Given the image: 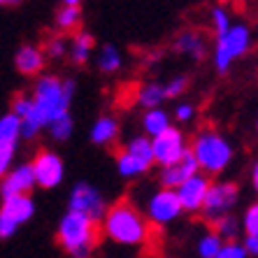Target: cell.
I'll return each mask as SVG.
<instances>
[{
	"instance_id": "ffe728a7",
	"label": "cell",
	"mask_w": 258,
	"mask_h": 258,
	"mask_svg": "<svg viewBox=\"0 0 258 258\" xmlns=\"http://www.w3.org/2000/svg\"><path fill=\"white\" fill-rule=\"evenodd\" d=\"M123 149H126L133 158H138L142 165H147L149 170L156 165V156H154V140H151L149 135H144V133L142 135H133V138L123 144Z\"/></svg>"
},
{
	"instance_id": "7c38bea8",
	"label": "cell",
	"mask_w": 258,
	"mask_h": 258,
	"mask_svg": "<svg viewBox=\"0 0 258 258\" xmlns=\"http://www.w3.org/2000/svg\"><path fill=\"white\" fill-rule=\"evenodd\" d=\"M210 188H212V179H210V174H205V172L193 174L188 181H184L177 188V196H179V203L184 207V214H203V207L207 203Z\"/></svg>"
},
{
	"instance_id": "8fae6325",
	"label": "cell",
	"mask_w": 258,
	"mask_h": 258,
	"mask_svg": "<svg viewBox=\"0 0 258 258\" xmlns=\"http://www.w3.org/2000/svg\"><path fill=\"white\" fill-rule=\"evenodd\" d=\"M33 170H35V179L40 188H56L66 179V163L63 158L51 149L37 151L33 158Z\"/></svg>"
},
{
	"instance_id": "6da1fadb",
	"label": "cell",
	"mask_w": 258,
	"mask_h": 258,
	"mask_svg": "<svg viewBox=\"0 0 258 258\" xmlns=\"http://www.w3.org/2000/svg\"><path fill=\"white\" fill-rule=\"evenodd\" d=\"M75 79H63L58 75H40L35 77L33 82V114L26 116L21 121H33L37 126L47 128L51 121L60 119V116L70 114V105H72V98H75Z\"/></svg>"
},
{
	"instance_id": "484cf974",
	"label": "cell",
	"mask_w": 258,
	"mask_h": 258,
	"mask_svg": "<svg viewBox=\"0 0 258 258\" xmlns=\"http://www.w3.org/2000/svg\"><path fill=\"white\" fill-rule=\"evenodd\" d=\"M214 230L221 235L223 242H237V237L244 233V226H242V219L228 214V216H223V219H219V221L214 223Z\"/></svg>"
},
{
	"instance_id": "7402d4cb",
	"label": "cell",
	"mask_w": 258,
	"mask_h": 258,
	"mask_svg": "<svg viewBox=\"0 0 258 258\" xmlns=\"http://www.w3.org/2000/svg\"><path fill=\"white\" fill-rule=\"evenodd\" d=\"M142 133L149 135V138H158L161 133H165L170 126H172V114L168 109L156 107V109H147L142 114Z\"/></svg>"
},
{
	"instance_id": "9a60e30c",
	"label": "cell",
	"mask_w": 258,
	"mask_h": 258,
	"mask_svg": "<svg viewBox=\"0 0 258 258\" xmlns=\"http://www.w3.org/2000/svg\"><path fill=\"white\" fill-rule=\"evenodd\" d=\"M172 51L179 56H186L191 60H203L210 51V42L205 37L203 30H196V28H186V30H179L177 35L172 37Z\"/></svg>"
},
{
	"instance_id": "f1b7e54d",
	"label": "cell",
	"mask_w": 258,
	"mask_h": 258,
	"mask_svg": "<svg viewBox=\"0 0 258 258\" xmlns=\"http://www.w3.org/2000/svg\"><path fill=\"white\" fill-rule=\"evenodd\" d=\"M44 51H47V58L51 60H63L70 56V40H68L63 33H54L44 42Z\"/></svg>"
},
{
	"instance_id": "f546056e",
	"label": "cell",
	"mask_w": 258,
	"mask_h": 258,
	"mask_svg": "<svg viewBox=\"0 0 258 258\" xmlns=\"http://www.w3.org/2000/svg\"><path fill=\"white\" fill-rule=\"evenodd\" d=\"M47 131H49V135H51V140H56V142H68V140L72 138V133H75V119H72V114L60 116V119L49 123Z\"/></svg>"
},
{
	"instance_id": "836d02e7",
	"label": "cell",
	"mask_w": 258,
	"mask_h": 258,
	"mask_svg": "<svg viewBox=\"0 0 258 258\" xmlns=\"http://www.w3.org/2000/svg\"><path fill=\"white\" fill-rule=\"evenodd\" d=\"M242 226H244V235H258V200L244 210Z\"/></svg>"
},
{
	"instance_id": "60d3db41",
	"label": "cell",
	"mask_w": 258,
	"mask_h": 258,
	"mask_svg": "<svg viewBox=\"0 0 258 258\" xmlns=\"http://www.w3.org/2000/svg\"><path fill=\"white\" fill-rule=\"evenodd\" d=\"M256 133H258V119H256Z\"/></svg>"
},
{
	"instance_id": "4dcf8cb0",
	"label": "cell",
	"mask_w": 258,
	"mask_h": 258,
	"mask_svg": "<svg viewBox=\"0 0 258 258\" xmlns=\"http://www.w3.org/2000/svg\"><path fill=\"white\" fill-rule=\"evenodd\" d=\"M33 107H35V102H33L30 93H19V96H14L12 102H10V112H14L19 119H26V116L33 114Z\"/></svg>"
},
{
	"instance_id": "8d00e7d4",
	"label": "cell",
	"mask_w": 258,
	"mask_h": 258,
	"mask_svg": "<svg viewBox=\"0 0 258 258\" xmlns=\"http://www.w3.org/2000/svg\"><path fill=\"white\" fill-rule=\"evenodd\" d=\"M244 249L251 258H258V235H244Z\"/></svg>"
},
{
	"instance_id": "603a6c76",
	"label": "cell",
	"mask_w": 258,
	"mask_h": 258,
	"mask_svg": "<svg viewBox=\"0 0 258 258\" xmlns=\"http://www.w3.org/2000/svg\"><path fill=\"white\" fill-rule=\"evenodd\" d=\"M96 68L100 75H116L123 68V51L116 44H102L96 54Z\"/></svg>"
},
{
	"instance_id": "1f68e13d",
	"label": "cell",
	"mask_w": 258,
	"mask_h": 258,
	"mask_svg": "<svg viewBox=\"0 0 258 258\" xmlns=\"http://www.w3.org/2000/svg\"><path fill=\"white\" fill-rule=\"evenodd\" d=\"M196 114H198V109H196V105L193 102H186V100H181L174 105V112H172V119L177 121V123H191L193 119H196Z\"/></svg>"
},
{
	"instance_id": "5bb4252c",
	"label": "cell",
	"mask_w": 258,
	"mask_h": 258,
	"mask_svg": "<svg viewBox=\"0 0 258 258\" xmlns=\"http://www.w3.org/2000/svg\"><path fill=\"white\" fill-rule=\"evenodd\" d=\"M14 70L21 77H40L44 75V66H47V51L40 44L26 42L14 51Z\"/></svg>"
},
{
	"instance_id": "44dd1931",
	"label": "cell",
	"mask_w": 258,
	"mask_h": 258,
	"mask_svg": "<svg viewBox=\"0 0 258 258\" xmlns=\"http://www.w3.org/2000/svg\"><path fill=\"white\" fill-rule=\"evenodd\" d=\"M82 21H84V12L82 7H75V5H60L58 12L54 17V26L58 33L63 35H75L77 30H82Z\"/></svg>"
},
{
	"instance_id": "9c48e42d",
	"label": "cell",
	"mask_w": 258,
	"mask_h": 258,
	"mask_svg": "<svg viewBox=\"0 0 258 258\" xmlns=\"http://www.w3.org/2000/svg\"><path fill=\"white\" fill-rule=\"evenodd\" d=\"M151 140H154V156H156L158 168H165V165H172V163L181 161L191 151L186 133L177 126H170L165 133H161L158 138H151Z\"/></svg>"
},
{
	"instance_id": "e0dca14e",
	"label": "cell",
	"mask_w": 258,
	"mask_h": 258,
	"mask_svg": "<svg viewBox=\"0 0 258 258\" xmlns=\"http://www.w3.org/2000/svg\"><path fill=\"white\" fill-rule=\"evenodd\" d=\"M119 133H121L119 119L112 114H102L93 121V126L89 131V140L96 147H112L119 140Z\"/></svg>"
},
{
	"instance_id": "f35d334b",
	"label": "cell",
	"mask_w": 258,
	"mask_h": 258,
	"mask_svg": "<svg viewBox=\"0 0 258 258\" xmlns=\"http://www.w3.org/2000/svg\"><path fill=\"white\" fill-rule=\"evenodd\" d=\"M60 3H63V5H75V7H82V3H84V0H60Z\"/></svg>"
},
{
	"instance_id": "4316f807",
	"label": "cell",
	"mask_w": 258,
	"mask_h": 258,
	"mask_svg": "<svg viewBox=\"0 0 258 258\" xmlns=\"http://www.w3.org/2000/svg\"><path fill=\"white\" fill-rule=\"evenodd\" d=\"M210 24H212V30H214V37H216V35L228 33V30L235 26V21H233V14H230V10L226 5H214L210 10Z\"/></svg>"
},
{
	"instance_id": "74e56055",
	"label": "cell",
	"mask_w": 258,
	"mask_h": 258,
	"mask_svg": "<svg viewBox=\"0 0 258 258\" xmlns=\"http://www.w3.org/2000/svg\"><path fill=\"white\" fill-rule=\"evenodd\" d=\"M249 181H251V188L253 193L258 196V161L251 165V174H249Z\"/></svg>"
},
{
	"instance_id": "5b68a950",
	"label": "cell",
	"mask_w": 258,
	"mask_h": 258,
	"mask_svg": "<svg viewBox=\"0 0 258 258\" xmlns=\"http://www.w3.org/2000/svg\"><path fill=\"white\" fill-rule=\"evenodd\" d=\"M253 47V33L251 28L242 21L233 26L228 33L214 37L212 44V66L219 75H228L230 68L240 58H244Z\"/></svg>"
},
{
	"instance_id": "d590c367",
	"label": "cell",
	"mask_w": 258,
	"mask_h": 258,
	"mask_svg": "<svg viewBox=\"0 0 258 258\" xmlns=\"http://www.w3.org/2000/svg\"><path fill=\"white\" fill-rule=\"evenodd\" d=\"M216 258H249V253H246L244 244H240V242H226Z\"/></svg>"
},
{
	"instance_id": "ab89813d",
	"label": "cell",
	"mask_w": 258,
	"mask_h": 258,
	"mask_svg": "<svg viewBox=\"0 0 258 258\" xmlns=\"http://www.w3.org/2000/svg\"><path fill=\"white\" fill-rule=\"evenodd\" d=\"M21 0H0V5H5V7H14V5H19Z\"/></svg>"
},
{
	"instance_id": "d4e9b609",
	"label": "cell",
	"mask_w": 258,
	"mask_h": 258,
	"mask_svg": "<svg viewBox=\"0 0 258 258\" xmlns=\"http://www.w3.org/2000/svg\"><path fill=\"white\" fill-rule=\"evenodd\" d=\"M19 140H24V121L14 112H5L0 116V144L19 147Z\"/></svg>"
},
{
	"instance_id": "2e32d148",
	"label": "cell",
	"mask_w": 258,
	"mask_h": 258,
	"mask_svg": "<svg viewBox=\"0 0 258 258\" xmlns=\"http://www.w3.org/2000/svg\"><path fill=\"white\" fill-rule=\"evenodd\" d=\"M198 172H200L198 161H196V156L188 151L181 161L172 163V165H165V168H158V186L174 188V191H177L184 181H188L193 174H198Z\"/></svg>"
},
{
	"instance_id": "d6986e66",
	"label": "cell",
	"mask_w": 258,
	"mask_h": 258,
	"mask_svg": "<svg viewBox=\"0 0 258 258\" xmlns=\"http://www.w3.org/2000/svg\"><path fill=\"white\" fill-rule=\"evenodd\" d=\"M165 100H168V93H165V84H161V82H144L135 89V102L144 112L163 107Z\"/></svg>"
},
{
	"instance_id": "3957f363",
	"label": "cell",
	"mask_w": 258,
	"mask_h": 258,
	"mask_svg": "<svg viewBox=\"0 0 258 258\" xmlns=\"http://www.w3.org/2000/svg\"><path fill=\"white\" fill-rule=\"evenodd\" d=\"M100 233V223L93 221L91 216L68 210L58 221L56 240L63 251L70 253V258H91L98 246Z\"/></svg>"
},
{
	"instance_id": "4fadbf2b",
	"label": "cell",
	"mask_w": 258,
	"mask_h": 258,
	"mask_svg": "<svg viewBox=\"0 0 258 258\" xmlns=\"http://www.w3.org/2000/svg\"><path fill=\"white\" fill-rule=\"evenodd\" d=\"M37 186L35 179V170H33V163H19L14 165L10 172L3 177V184H0V198H14V196H30V191Z\"/></svg>"
},
{
	"instance_id": "30bf717a",
	"label": "cell",
	"mask_w": 258,
	"mask_h": 258,
	"mask_svg": "<svg viewBox=\"0 0 258 258\" xmlns=\"http://www.w3.org/2000/svg\"><path fill=\"white\" fill-rule=\"evenodd\" d=\"M35 214V203L30 196H14V198L3 200L0 207V235L12 237L24 223H28Z\"/></svg>"
},
{
	"instance_id": "e575fe53",
	"label": "cell",
	"mask_w": 258,
	"mask_h": 258,
	"mask_svg": "<svg viewBox=\"0 0 258 258\" xmlns=\"http://www.w3.org/2000/svg\"><path fill=\"white\" fill-rule=\"evenodd\" d=\"M14 154H17V147H12V144H0V174H3V177L12 170Z\"/></svg>"
},
{
	"instance_id": "cb8c5ba5",
	"label": "cell",
	"mask_w": 258,
	"mask_h": 258,
	"mask_svg": "<svg viewBox=\"0 0 258 258\" xmlns=\"http://www.w3.org/2000/svg\"><path fill=\"white\" fill-rule=\"evenodd\" d=\"M114 163H116V172H119V177H121V179H128V181H131V179H140V177H144V174L149 172V168H147V165H142L138 158H133L131 154L123 149V147L116 151Z\"/></svg>"
},
{
	"instance_id": "ba28073f",
	"label": "cell",
	"mask_w": 258,
	"mask_h": 258,
	"mask_svg": "<svg viewBox=\"0 0 258 258\" xmlns=\"http://www.w3.org/2000/svg\"><path fill=\"white\" fill-rule=\"evenodd\" d=\"M68 210L86 214V216H91L93 221L102 223V219H105V214H107V210H109V205H107V200H105V196H102L93 184L79 181V184L72 186L70 196H68Z\"/></svg>"
},
{
	"instance_id": "d6a6232c",
	"label": "cell",
	"mask_w": 258,
	"mask_h": 258,
	"mask_svg": "<svg viewBox=\"0 0 258 258\" xmlns=\"http://www.w3.org/2000/svg\"><path fill=\"white\" fill-rule=\"evenodd\" d=\"M165 84V93L168 98H179L184 91L188 89V77L186 75H172L168 82H163Z\"/></svg>"
},
{
	"instance_id": "8992f818",
	"label": "cell",
	"mask_w": 258,
	"mask_h": 258,
	"mask_svg": "<svg viewBox=\"0 0 258 258\" xmlns=\"http://www.w3.org/2000/svg\"><path fill=\"white\" fill-rule=\"evenodd\" d=\"M144 214L151 221L154 228H165L170 223H174L184 214V207L179 203V196L174 188H163L158 186L156 191H151L147 196V205H144Z\"/></svg>"
},
{
	"instance_id": "277c9868",
	"label": "cell",
	"mask_w": 258,
	"mask_h": 258,
	"mask_svg": "<svg viewBox=\"0 0 258 258\" xmlns=\"http://www.w3.org/2000/svg\"><path fill=\"white\" fill-rule=\"evenodd\" d=\"M191 154L198 161L200 172L212 177V174H221L230 168L235 158V147L216 128H203L191 140Z\"/></svg>"
},
{
	"instance_id": "83f0119b",
	"label": "cell",
	"mask_w": 258,
	"mask_h": 258,
	"mask_svg": "<svg viewBox=\"0 0 258 258\" xmlns=\"http://www.w3.org/2000/svg\"><path fill=\"white\" fill-rule=\"evenodd\" d=\"M226 242L221 240V235L216 233V230H210V233H205L203 237L198 240V246H196V251H198L200 258H216L219 251H221V246Z\"/></svg>"
},
{
	"instance_id": "ac0fdd59",
	"label": "cell",
	"mask_w": 258,
	"mask_h": 258,
	"mask_svg": "<svg viewBox=\"0 0 258 258\" xmlns=\"http://www.w3.org/2000/svg\"><path fill=\"white\" fill-rule=\"evenodd\" d=\"M93 49H96V40H93V35H91L89 30H77L75 35L70 37V63L72 66H86L91 60V56H93Z\"/></svg>"
},
{
	"instance_id": "52a82bcc",
	"label": "cell",
	"mask_w": 258,
	"mask_h": 258,
	"mask_svg": "<svg viewBox=\"0 0 258 258\" xmlns=\"http://www.w3.org/2000/svg\"><path fill=\"white\" fill-rule=\"evenodd\" d=\"M237 200H240V186L235 181L228 179L212 181L210 196H207V203L203 207V216L207 219V223L214 226L219 219H223V216H228L233 212Z\"/></svg>"
},
{
	"instance_id": "7a4b0ae2",
	"label": "cell",
	"mask_w": 258,
	"mask_h": 258,
	"mask_svg": "<svg viewBox=\"0 0 258 258\" xmlns=\"http://www.w3.org/2000/svg\"><path fill=\"white\" fill-rule=\"evenodd\" d=\"M100 228L109 242L119 246H144L151 237V221L126 198L109 205Z\"/></svg>"
}]
</instances>
